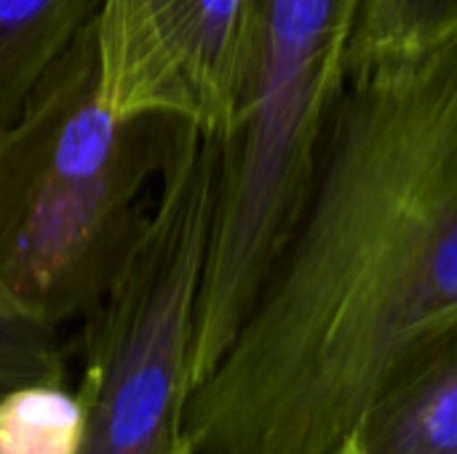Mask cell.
Returning <instances> with one entry per match:
<instances>
[{
  "label": "cell",
  "mask_w": 457,
  "mask_h": 454,
  "mask_svg": "<svg viewBox=\"0 0 457 454\" xmlns=\"http://www.w3.org/2000/svg\"><path fill=\"white\" fill-rule=\"evenodd\" d=\"M83 409L62 383H27L0 396V454H78Z\"/></svg>",
  "instance_id": "9"
},
{
  "label": "cell",
  "mask_w": 457,
  "mask_h": 454,
  "mask_svg": "<svg viewBox=\"0 0 457 454\" xmlns=\"http://www.w3.org/2000/svg\"><path fill=\"white\" fill-rule=\"evenodd\" d=\"M457 37V0H361L351 78L418 62Z\"/></svg>",
  "instance_id": "8"
},
{
  "label": "cell",
  "mask_w": 457,
  "mask_h": 454,
  "mask_svg": "<svg viewBox=\"0 0 457 454\" xmlns=\"http://www.w3.org/2000/svg\"><path fill=\"white\" fill-rule=\"evenodd\" d=\"M335 454H457V329L383 388Z\"/></svg>",
  "instance_id": "6"
},
{
  "label": "cell",
  "mask_w": 457,
  "mask_h": 454,
  "mask_svg": "<svg viewBox=\"0 0 457 454\" xmlns=\"http://www.w3.org/2000/svg\"><path fill=\"white\" fill-rule=\"evenodd\" d=\"M252 0H102L99 102L115 118H169L225 139L236 123Z\"/></svg>",
  "instance_id": "5"
},
{
  "label": "cell",
  "mask_w": 457,
  "mask_h": 454,
  "mask_svg": "<svg viewBox=\"0 0 457 454\" xmlns=\"http://www.w3.org/2000/svg\"><path fill=\"white\" fill-rule=\"evenodd\" d=\"M94 24L0 134V276L46 329L86 318L139 233L177 120L99 102Z\"/></svg>",
  "instance_id": "2"
},
{
  "label": "cell",
  "mask_w": 457,
  "mask_h": 454,
  "mask_svg": "<svg viewBox=\"0 0 457 454\" xmlns=\"http://www.w3.org/2000/svg\"><path fill=\"white\" fill-rule=\"evenodd\" d=\"M359 11L361 0H252L241 102L222 139L195 313L193 388L233 343L300 219L351 83Z\"/></svg>",
  "instance_id": "3"
},
{
  "label": "cell",
  "mask_w": 457,
  "mask_h": 454,
  "mask_svg": "<svg viewBox=\"0 0 457 454\" xmlns=\"http://www.w3.org/2000/svg\"><path fill=\"white\" fill-rule=\"evenodd\" d=\"M51 334L19 308L0 276V396L27 383L64 380Z\"/></svg>",
  "instance_id": "10"
},
{
  "label": "cell",
  "mask_w": 457,
  "mask_h": 454,
  "mask_svg": "<svg viewBox=\"0 0 457 454\" xmlns=\"http://www.w3.org/2000/svg\"><path fill=\"white\" fill-rule=\"evenodd\" d=\"M457 329V37L351 78L313 187L187 399L193 454H335Z\"/></svg>",
  "instance_id": "1"
},
{
  "label": "cell",
  "mask_w": 457,
  "mask_h": 454,
  "mask_svg": "<svg viewBox=\"0 0 457 454\" xmlns=\"http://www.w3.org/2000/svg\"><path fill=\"white\" fill-rule=\"evenodd\" d=\"M222 171V139L177 126L137 238L86 316L78 454H193L185 412Z\"/></svg>",
  "instance_id": "4"
},
{
  "label": "cell",
  "mask_w": 457,
  "mask_h": 454,
  "mask_svg": "<svg viewBox=\"0 0 457 454\" xmlns=\"http://www.w3.org/2000/svg\"><path fill=\"white\" fill-rule=\"evenodd\" d=\"M102 0H0V134L94 24Z\"/></svg>",
  "instance_id": "7"
}]
</instances>
